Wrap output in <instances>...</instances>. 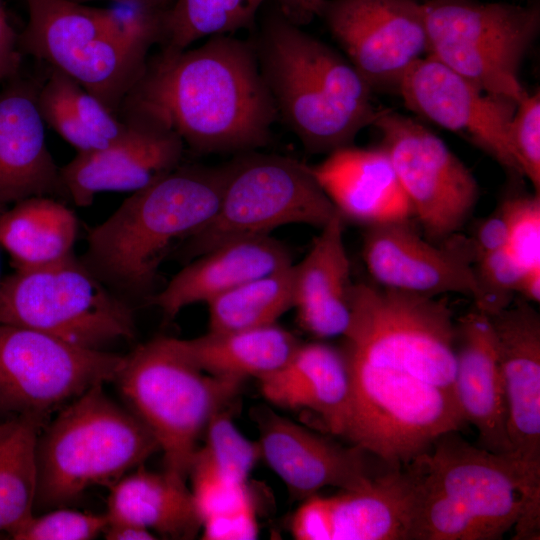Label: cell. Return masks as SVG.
I'll return each instance as SVG.
<instances>
[{
	"instance_id": "obj_47",
	"label": "cell",
	"mask_w": 540,
	"mask_h": 540,
	"mask_svg": "<svg viewBox=\"0 0 540 540\" xmlns=\"http://www.w3.org/2000/svg\"><path fill=\"white\" fill-rule=\"evenodd\" d=\"M0 281H1V278H0Z\"/></svg>"
},
{
	"instance_id": "obj_18",
	"label": "cell",
	"mask_w": 540,
	"mask_h": 540,
	"mask_svg": "<svg viewBox=\"0 0 540 540\" xmlns=\"http://www.w3.org/2000/svg\"><path fill=\"white\" fill-rule=\"evenodd\" d=\"M418 483L414 462L361 487L305 499L291 531L299 540H410Z\"/></svg>"
},
{
	"instance_id": "obj_16",
	"label": "cell",
	"mask_w": 540,
	"mask_h": 540,
	"mask_svg": "<svg viewBox=\"0 0 540 540\" xmlns=\"http://www.w3.org/2000/svg\"><path fill=\"white\" fill-rule=\"evenodd\" d=\"M398 93L411 112L461 135L512 177H523L508 135L516 102L481 90L429 54L405 74Z\"/></svg>"
},
{
	"instance_id": "obj_13",
	"label": "cell",
	"mask_w": 540,
	"mask_h": 540,
	"mask_svg": "<svg viewBox=\"0 0 540 540\" xmlns=\"http://www.w3.org/2000/svg\"><path fill=\"white\" fill-rule=\"evenodd\" d=\"M125 356L0 323V415L50 416L89 388L114 382Z\"/></svg>"
},
{
	"instance_id": "obj_10",
	"label": "cell",
	"mask_w": 540,
	"mask_h": 540,
	"mask_svg": "<svg viewBox=\"0 0 540 540\" xmlns=\"http://www.w3.org/2000/svg\"><path fill=\"white\" fill-rule=\"evenodd\" d=\"M0 323L90 349L135 335L130 302L74 255L51 265L19 269L1 279Z\"/></svg>"
},
{
	"instance_id": "obj_29",
	"label": "cell",
	"mask_w": 540,
	"mask_h": 540,
	"mask_svg": "<svg viewBox=\"0 0 540 540\" xmlns=\"http://www.w3.org/2000/svg\"><path fill=\"white\" fill-rule=\"evenodd\" d=\"M176 349L201 371L243 382L280 369L300 341L276 323L249 329L214 332L193 339L171 338Z\"/></svg>"
},
{
	"instance_id": "obj_45",
	"label": "cell",
	"mask_w": 540,
	"mask_h": 540,
	"mask_svg": "<svg viewBox=\"0 0 540 540\" xmlns=\"http://www.w3.org/2000/svg\"><path fill=\"white\" fill-rule=\"evenodd\" d=\"M518 294L521 298L530 303H539L540 301V269L527 271L524 273Z\"/></svg>"
},
{
	"instance_id": "obj_48",
	"label": "cell",
	"mask_w": 540,
	"mask_h": 540,
	"mask_svg": "<svg viewBox=\"0 0 540 540\" xmlns=\"http://www.w3.org/2000/svg\"><path fill=\"white\" fill-rule=\"evenodd\" d=\"M0 213H1V211H0Z\"/></svg>"
},
{
	"instance_id": "obj_26",
	"label": "cell",
	"mask_w": 540,
	"mask_h": 540,
	"mask_svg": "<svg viewBox=\"0 0 540 540\" xmlns=\"http://www.w3.org/2000/svg\"><path fill=\"white\" fill-rule=\"evenodd\" d=\"M345 220L337 212L292 265L293 308L301 328L317 338L342 336L351 313V267L344 243Z\"/></svg>"
},
{
	"instance_id": "obj_5",
	"label": "cell",
	"mask_w": 540,
	"mask_h": 540,
	"mask_svg": "<svg viewBox=\"0 0 540 540\" xmlns=\"http://www.w3.org/2000/svg\"><path fill=\"white\" fill-rule=\"evenodd\" d=\"M24 1L23 55L67 75L118 116L150 48L160 42L165 12L124 4L97 8L74 0Z\"/></svg>"
},
{
	"instance_id": "obj_46",
	"label": "cell",
	"mask_w": 540,
	"mask_h": 540,
	"mask_svg": "<svg viewBox=\"0 0 540 540\" xmlns=\"http://www.w3.org/2000/svg\"><path fill=\"white\" fill-rule=\"evenodd\" d=\"M74 1L87 3V2L99 1V0H74ZM107 1H114L119 4L132 5V6H137V7H141L145 9L162 11V12H166L175 2V0H107Z\"/></svg>"
},
{
	"instance_id": "obj_12",
	"label": "cell",
	"mask_w": 540,
	"mask_h": 540,
	"mask_svg": "<svg viewBox=\"0 0 540 540\" xmlns=\"http://www.w3.org/2000/svg\"><path fill=\"white\" fill-rule=\"evenodd\" d=\"M336 213L311 166L280 155L244 153L227 164L218 209L186 238L183 256L193 259L223 242L270 235L289 224L320 229Z\"/></svg>"
},
{
	"instance_id": "obj_22",
	"label": "cell",
	"mask_w": 540,
	"mask_h": 540,
	"mask_svg": "<svg viewBox=\"0 0 540 540\" xmlns=\"http://www.w3.org/2000/svg\"><path fill=\"white\" fill-rule=\"evenodd\" d=\"M0 90V210L35 196H65L37 104L40 82L19 76Z\"/></svg>"
},
{
	"instance_id": "obj_44",
	"label": "cell",
	"mask_w": 540,
	"mask_h": 540,
	"mask_svg": "<svg viewBox=\"0 0 540 540\" xmlns=\"http://www.w3.org/2000/svg\"><path fill=\"white\" fill-rule=\"evenodd\" d=\"M102 535L107 540H151L157 538L154 533L143 527L130 522L116 520L107 521Z\"/></svg>"
},
{
	"instance_id": "obj_6",
	"label": "cell",
	"mask_w": 540,
	"mask_h": 540,
	"mask_svg": "<svg viewBox=\"0 0 540 540\" xmlns=\"http://www.w3.org/2000/svg\"><path fill=\"white\" fill-rule=\"evenodd\" d=\"M158 450L143 422L97 384L61 408L39 433L35 509L65 507L93 486L110 488Z\"/></svg>"
},
{
	"instance_id": "obj_32",
	"label": "cell",
	"mask_w": 540,
	"mask_h": 540,
	"mask_svg": "<svg viewBox=\"0 0 540 540\" xmlns=\"http://www.w3.org/2000/svg\"><path fill=\"white\" fill-rule=\"evenodd\" d=\"M188 476L204 539L256 537L255 506L246 482L227 478L202 448L196 450Z\"/></svg>"
},
{
	"instance_id": "obj_40",
	"label": "cell",
	"mask_w": 540,
	"mask_h": 540,
	"mask_svg": "<svg viewBox=\"0 0 540 540\" xmlns=\"http://www.w3.org/2000/svg\"><path fill=\"white\" fill-rule=\"evenodd\" d=\"M514 159L535 193L540 192V93L529 92L517 104L509 126Z\"/></svg>"
},
{
	"instance_id": "obj_38",
	"label": "cell",
	"mask_w": 540,
	"mask_h": 540,
	"mask_svg": "<svg viewBox=\"0 0 540 540\" xmlns=\"http://www.w3.org/2000/svg\"><path fill=\"white\" fill-rule=\"evenodd\" d=\"M107 515L58 507L33 515L9 537L14 540H91L103 533Z\"/></svg>"
},
{
	"instance_id": "obj_37",
	"label": "cell",
	"mask_w": 540,
	"mask_h": 540,
	"mask_svg": "<svg viewBox=\"0 0 540 540\" xmlns=\"http://www.w3.org/2000/svg\"><path fill=\"white\" fill-rule=\"evenodd\" d=\"M524 273L506 248L477 257L474 309L490 317L507 308L518 294Z\"/></svg>"
},
{
	"instance_id": "obj_35",
	"label": "cell",
	"mask_w": 540,
	"mask_h": 540,
	"mask_svg": "<svg viewBox=\"0 0 540 540\" xmlns=\"http://www.w3.org/2000/svg\"><path fill=\"white\" fill-rule=\"evenodd\" d=\"M206 443L202 450L216 467L229 479L244 483L258 459L261 450L258 441L247 439L234 425L225 410L216 414L206 430Z\"/></svg>"
},
{
	"instance_id": "obj_41",
	"label": "cell",
	"mask_w": 540,
	"mask_h": 540,
	"mask_svg": "<svg viewBox=\"0 0 540 540\" xmlns=\"http://www.w3.org/2000/svg\"><path fill=\"white\" fill-rule=\"evenodd\" d=\"M508 228L507 209L502 202L494 213L479 223L475 234L471 237L475 260L481 255L506 248Z\"/></svg>"
},
{
	"instance_id": "obj_20",
	"label": "cell",
	"mask_w": 540,
	"mask_h": 540,
	"mask_svg": "<svg viewBox=\"0 0 540 540\" xmlns=\"http://www.w3.org/2000/svg\"><path fill=\"white\" fill-rule=\"evenodd\" d=\"M489 318L504 387L510 455L540 472V316L521 298Z\"/></svg>"
},
{
	"instance_id": "obj_3",
	"label": "cell",
	"mask_w": 540,
	"mask_h": 540,
	"mask_svg": "<svg viewBox=\"0 0 540 540\" xmlns=\"http://www.w3.org/2000/svg\"><path fill=\"white\" fill-rule=\"evenodd\" d=\"M278 119L310 153L353 145L383 108L349 60L277 8L253 42Z\"/></svg>"
},
{
	"instance_id": "obj_34",
	"label": "cell",
	"mask_w": 540,
	"mask_h": 540,
	"mask_svg": "<svg viewBox=\"0 0 540 540\" xmlns=\"http://www.w3.org/2000/svg\"><path fill=\"white\" fill-rule=\"evenodd\" d=\"M266 1L175 0L163 17L160 50L182 51L203 38L247 29Z\"/></svg>"
},
{
	"instance_id": "obj_11",
	"label": "cell",
	"mask_w": 540,
	"mask_h": 540,
	"mask_svg": "<svg viewBox=\"0 0 540 540\" xmlns=\"http://www.w3.org/2000/svg\"><path fill=\"white\" fill-rule=\"evenodd\" d=\"M429 55L481 90L518 102L521 64L540 31L538 4L426 0Z\"/></svg>"
},
{
	"instance_id": "obj_21",
	"label": "cell",
	"mask_w": 540,
	"mask_h": 540,
	"mask_svg": "<svg viewBox=\"0 0 540 540\" xmlns=\"http://www.w3.org/2000/svg\"><path fill=\"white\" fill-rule=\"evenodd\" d=\"M261 457L297 498H309L325 487L353 489L375 476L365 450L346 447L267 408L257 409Z\"/></svg>"
},
{
	"instance_id": "obj_17",
	"label": "cell",
	"mask_w": 540,
	"mask_h": 540,
	"mask_svg": "<svg viewBox=\"0 0 540 540\" xmlns=\"http://www.w3.org/2000/svg\"><path fill=\"white\" fill-rule=\"evenodd\" d=\"M362 257L375 284L426 296L477 295L471 237L423 238L411 219L366 227Z\"/></svg>"
},
{
	"instance_id": "obj_25",
	"label": "cell",
	"mask_w": 540,
	"mask_h": 540,
	"mask_svg": "<svg viewBox=\"0 0 540 540\" xmlns=\"http://www.w3.org/2000/svg\"><path fill=\"white\" fill-rule=\"evenodd\" d=\"M291 264L288 249L270 235L229 240L193 258L150 302L171 320L189 305L207 304L240 284Z\"/></svg>"
},
{
	"instance_id": "obj_42",
	"label": "cell",
	"mask_w": 540,
	"mask_h": 540,
	"mask_svg": "<svg viewBox=\"0 0 540 540\" xmlns=\"http://www.w3.org/2000/svg\"><path fill=\"white\" fill-rule=\"evenodd\" d=\"M22 57L19 34L10 23L3 0H0V82L20 75Z\"/></svg>"
},
{
	"instance_id": "obj_1",
	"label": "cell",
	"mask_w": 540,
	"mask_h": 540,
	"mask_svg": "<svg viewBox=\"0 0 540 540\" xmlns=\"http://www.w3.org/2000/svg\"><path fill=\"white\" fill-rule=\"evenodd\" d=\"M118 117L168 129L199 154L256 151L278 119L253 42L233 35L148 57Z\"/></svg>"
},
{
	"instance_id": "obj_4",
	"label": "cell",
	"mask_w": 540,
	"mask_h": 540,
	"mask_svg": "<svg viewBox=\"0 0 540 540\" xmlns=\"http://www.w3.org/2000/svg\"><path fill=\"white\" fill-rule=\"evenodd\" d=\"M227 166L179 165L133 192L88 231L82 263L129 302L149 296L164 256L205 226L218 209Z\"/></svg>"
},
{
	"instance_id": "obj_9",
	"label": "cell",
	"mask_w": 540,
	"mask_h": 540,
	"mask_svg": "<svg viewBox=\"0 0 540 540\" xmlns=\"http://www.w3.org/2000/svg\"><path fill=\"white\" fill-rule=\"evenodd\" d=\"M343 356L350 399L340 436L389 467L408 465L439 436L466 424L450 392L412 375Z\"/></svg>"
},
{
	"instance_id": "obj_14",
	"label": "cell",
	"mask_w": 540,
	"mask_h": 540,
	"mask_svg": "<svg viewBox=\"0 0 540 540\" xmlns=\"http://www.w3.org/2000/svg\"><path fill=\"white\" fill-rule=\"evenodd\" d=\"M372 126L380 132V146L426 237L440 242L458 233L480 194L470 169L440 137L411 117L383 108Z\"/></svg>"
},
{
	"instance_id": "obj_23",
	"label": "cell",
	"mask_w": 540,
	"mask_h": 540,
	"mask_svg": "<svg viewBox=\"0 0 540 540\" xmlns=\"http://www.w3.org/2000/svg\"><path fill=\"white\" fill-rule=\"evenodd\" d=\"M454 391L466 423L481 447L510 455L507 409L490 318L474 309L456 320Z\"/></svg>"
},
{
	"instance_id": "obj_30",
	"label": "cell",
	"mask_w": 540,
	"mask_h": 540,
	"mask_svg": "<svg viewBox=\"0 0 540 540\" xmlns=\"http://www.w3.org/2000/svg\"><path fill=\"white\" fill-rule=\"evenodd\" d=\"M74 212L50 196L30 197L0 213V245L16 270L38 268L73 255Z\"/></svg>"
},
{
	"instance_id": "obj_15",
	"label": "cell",
	"mask_w": 540,
	"mask_h": 540,
	"mask_svg": "<svg viewBox=\"0 0 540 540\" xmlns=\"http://www.w3.org/2000/svg\"><path fill=\"white\" fill-rule=\"evenodd\" d=\"M320 18L374 92H398L409 69L429 54L418 0H326Z\"/></svg>"
},
{
	"instance_id": "obj_31",
	"label": "cell",
	"mask_w": 540,
	"mask_h": 540,
	"mask_svg": "<svg viewBox=\"0 0 540 540\" xmlns=\"http://www.w3.org/2000/svg\"><path fill=\"white\" fill-rule=\"evenodd\" d=\"M46 423L26 415L0 420V532L7 536L35 514L36 447Z\"/></svg>"
},
{
	"instance_id": "obj_28",
	"label": "cell",
	"mask_w": 540,
	"mask_h": 540,
	"mask_svg": "<svg viewBox=\"0 0 540 540\" xmlns=\"http://www.w3.org/2000/svg\"><path fill=\"white\" fill-rule=\"evenodd\" d=\"M109 490L108 520L130 522L170 539H193L202 529L192 492L185 481L166 471L139 466Z\"/></svg>"
},
{
	"instance_id": "obj_24",
	"label": "cell",
	"mask_w": 540,
	"mask_h": 540,
	"mask_svg": "<svg viewBox=\"0 0 540 540\" xmlns=\"http://www.w3.org/2000/svg\"><path fill=\"white\" fill-rule=\"evenodd\" d=\"M311 169L345 221L368 227L413 218L393 164L381 146H346L327 154Z\"/></svg>"
},
{
	"instance_id": "obj_43",
	"label": "cell",
	"mask_w": 540,
	"mask_h": 540,
	"mask_svg": "<svg viewBox=\"0 0 540 540\" xmlns=\"http://www.w3.org/2000/svg\"><path fill=\"white\" fill-rule=\"evenodd\" d=\"M276 8L291 22L302 26L320 18L326 0H273Z\"/></svg>"
},
{
	"instance_id": "obj_19",
	"label": "cell",
	"mask_w": 540,
	"mask_h": 540,
	"mask_svg": "<svg viewBox=\"0 0 540 540\" xmlns=\"http://www.w3.org/2000/svg\"><path fill=\"white\" fill-rule=\"evenodd\" d=\"M128 132L109 146L78 152L60 167L64 195L80 207L101 192H136L182 164L185 145L174 132L141 121L123 120Z\"/></svg>"
},
{
	"instance_id": "obj_39",
	"label": "cell",
	"mask_w": 540,
	"mask_h": 540,
	"mask_svg": "<svg viewBox=\"0 0 540 540\" xmlns=\"http://www.w3.org/2000/svg\"><path fill=\"white\" fill-rule=\"evenodd\" d=\"M508 214L506 249L524 272L540 269V195L505 199Z\"/></svg>"
},
{
	"instance_id": "obj_7",
	"label": "cell",
	"mask_w": 540,
	"mask_h": 540,
	"mask_svg": "<svg viewBox=\"0 0 540 540\" xmlns=\"http://www.w3.org/2000/svg\"><path fill=\"white\" fill-rule=\"evenodd\" d=\"M114 382L129 410L155 437L165 471L183 481L198 439L243 383L201 371L169 337L155 338L126 355Z\"/></svg>"
},
{
	"instance_id": "obj_36",
	"label": "cell",
	"mask_w": 540,
	"mask_h": 540,
	"mask_svg": "<svg viewBox=\"0 0 540 540\" xmlns=\"http://www.w3.org/2000/svg\"><path fill=\"white\" fill-rule=\"evenodd\" d=\"M69 77L50 68L47 77L40 82L37 104L45 124L52 127L78 152L102 149L100 142L84 127L72 105Z\"/></svg>"
},
{
	"instance_id": "obj_27",
	"label": "cell",
	"mask_w": 540,
	"mask_h": 540,
	"mask_svg": "<svg viewBox=\"0 0 540 540\" xmlns=\"http://www.w3.org/2000/svg\"><path fill=\"white\" fill-rule=\"evenodd\" d=\"M258 381L270 403L310 410L340 436L350 399L349 372L340 349L322 342L300 343L280 369Z\"/></svg>"
},
{
	"instance_id": "obj_8",
	"label": "cell",
	"mask_w": 540,
	"mask_h": 540,
	"mask_svg": "<svg viewBox=\"0 0 540 540\" xmlns=\"http://www.w3.org/2000/svg\"><path fill=\"white\" fill-rule=\"evenodd\" d=\"M456 320L446 298L354 283L341 352L455 396ZM456 398V397H455Z\"/></svg>"
},
{
	"instance_id": "obj_2",
	"label": "cell",
	"mask_w": 540,
	"mask_h": 540,
	"mask_svg": "<svg viewBox=\"0 0 540 540\" xmlns=\"http://www.w3.org/2000/svg\"><path fill=\"white\" fill-rule=\"evenodd\" d=\"M450 431L413 460L418 484L410 540L539 539L540 472Z\"/></svg>"
},
{
	"instance_id": "obj_33",
	"label": "cell",
	"mask_w": 540,
	"mask_h": 540,
	"mask_svg": "<svg viewBox=\"0 0 540 540\" xmlns=\"http://www.w3.org/2000/svg\"><path fill=\"white\" fill-rule=\"evenodd\" d=\"M292 265L249 280L209 301V331L275 324L293 308Z\"/></svg>"
}]
</instances>
